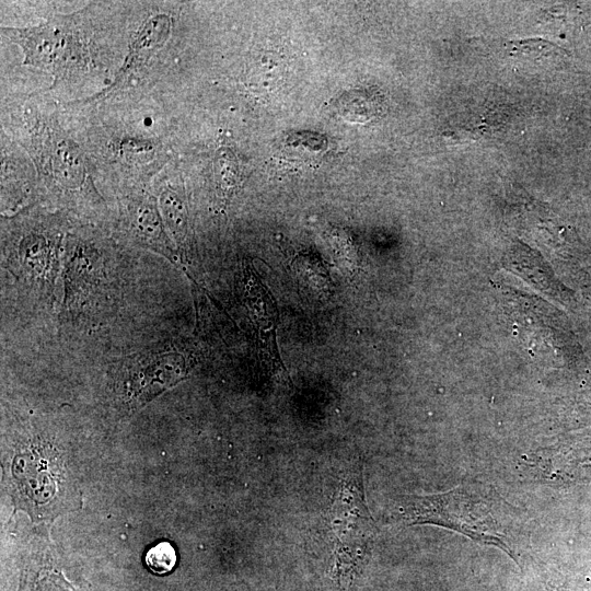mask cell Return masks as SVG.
<instances>
[{
  "label": "cell",
  "mask_w": 591,
  "mask_h": 591,
  "mask_svg": "<svg viewBox=\"0 0 591 591\" xmlns=\"http://www.w3.org/2000/svg\"><path fill=\"white\" fill-rule=\"evenodd\" d=\"M176 552L169 542H160L150 547L144 555L148 569L158 576L170 573L176 565Z\"/></svg>",
  "instance_id": "obj_11"
},
{
  "label": "cell",
  "mask_w": 591,
  "mask_h": 591,
  "mask_svg": "<svg viewBox=\"0 0 591 591\" xmlns=\"http://www.w3.org/2000/svg\"><path fill=\"white\" fill-rule=\"evenodd\" d=\"M242 281L244 302L257 333L260 358L271 370L287 373L276 343L278 311L273 296L258 277L252 263L244 264Z\"/></svg>",
  "instance_id": "obj_5"
},
{
  "label": "cell",
  "mask_w": 591,
  "mask_h": 591,
  "mask_svg": "<svg viewBox=\"0 0 591 591\" xmlns=\"http://www.w3.org/2000/svg\"><path fill=\"white\" fill-rule=\"evenodd\" d=\"M11 460L10 474L15 507L34 520L56 517L65 489V467L58 451L34 439L21 444Z\"/></svg>",
  "instance_id": "obj_2"
},
{
  "label": "cell",
  "mask_w": 591,
  "mask_h": 591,
  "mask_svg": "<svg viewBox=\"0 0 591 591\" xmlns=\"http://www.w3.org/2000/svg\"><path fill=\"white\" fill-rule=\"evenodd\" d=\"M402 519L413 524H433L479 543L500 548L517 564L514 518L511 508L494 489L460 485L448 491L408 495L399 507Z\"/></svg>",
  "instance_id": "obj_1"
},
{
  "label": "cell",
  "mask_w": 591,
  "mask_h": 591,
  "mask_svg": "<svg viewBox=\"0 0 591 591\" xmlns=\"http://www.w3.org/2000/svg\"><path fill=\"white\" fill-rule=\"evenodd\" d=\"M16 269L27 287L50 297L59 269L56 244L39 233L24 236L18 248Z\"/></svg>",
  "instance_id": "obj_6"
},
{
  "label": "cell",
  "mask_w": 591,
  "mask_h": 591,
  "mask_svg": "<svg viewBox=\"0 0 591 591\" xmlns=\"http://www.w3.org/2000/svg\"><path fill=\"white\" fill-rule=\"evenodd\" d=\"M505 47L513 55L530 57H544L560 51L559 47L543 38L508 40Z\"/></svg>",
  "instance_id": "obj_13"
},
{
  "label": "cell",
  "mask_w": 591,
  "mask_h": 591,
  "mask_svg": "<svg viewBox=\"0 0 591 591\" xmlns=\"http://www.w3.org/2000/svg\"><path fill=\"white\" fill-rule=\"evenodd\" d=\"M193 367L190 357L171 348L130 357L120 370L121 394L132 407L142 406L185 379Z\"/></svg>",
  "instance_id": "obj_4"
},
{
  "label": "cell",
  "mask_w": 591,
  "mask_h": 591,
  "mask_svg": "<svg viewBox=\"0 0 591 591\" xmlns=\"http://www.w3.org/2000/svg\"><path fill=\"white\" fill-rule=\"evenodd\" d=\"M21 45L25 47L27 59L34 65H57L67 59L69 40L67 33L59 27L44 26L19 36Z\"/></svg>",
  "instance_id": "obj_8"
},
{
  "label": "cell",
  "mask_w": 591,
  "mask_h": 591,
  "mask_svg": "<svg viewBox=\"0 0 591 591\" xmlns=\"http://www.w3.org/2000/svg\"><path fill=\"white\" fill-rule=\"evenodd\" d=\"M334 534V575L350 583L367 555L374 525L364 499L362 472L355 468L343 480L331 511Z\"/></svg>",
  "instance_id": "obj_3"
},
{
  "label": "cell",
  "mask_w": 591,
  "mask_h": 591,
  "mask_svg": "<svg viewBox=\"0 0 591 591\" xmlns=\"http://www.w3.org/2000/svg\"><path fill=\"white\" fill-rule=\"evenodd\" d=\"M24 591H77L57 570L42 569L26 583Z\"/></svg>",
  "instance_id": "obj_12"
},
{
  "label": "cell",
  "mask_w": 591,
  "mask_h": 591,
  "mask_svg": "<svg viewBox=\"0 0 591 591\" xmlns=\"http://www.w3.org/2000/svg\"><path fill=\"white\" fill-rule=\"evenodd\" d=\"M170 32V21L164 15L150 19L138 32L132 46L136 57H143L163 45Z\"/></svg>",
  "instance_id": "obj_10"
},
{
  "label": "cell",
  "mask_w": 591,
  "mask_h": 591,
  "mask_svg": "<svg viewBox=\"0 0 591 591\" xmlns=\"http://www.w3.org/2000/svg\"><path fill=\"white\" fill-rule=\"evenodd\" d=\"M162 217L182 255L186 253L187 212L182 199L173 192L166 190L160 199Z\"/></svg>",
  "instance_id": "obj_9"
},
{
  "label": "cell",
  "mask_w": 591,
  "mask_h": 591,
  "mask_svg": "<svg viewBox=\"0 0 591 591\" xmlns=\"http://www.w3.org/2000/svg\"><path fill=\"white\" fill-rule=\"evenodd\" d=\"M129 213L132 234L142 246L165 256L174 264L181 260L165 233L161 216L150 201L135 204Z\"/></svg>",
  "instance_id": "obj_7"
}]
</instances>
